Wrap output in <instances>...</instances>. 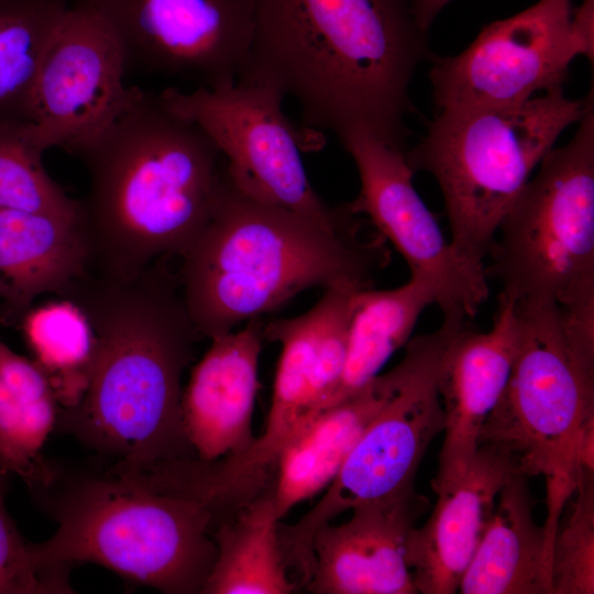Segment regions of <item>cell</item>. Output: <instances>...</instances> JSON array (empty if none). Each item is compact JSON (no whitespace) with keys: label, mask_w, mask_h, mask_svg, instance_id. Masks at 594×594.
Returning <instances> with one entry per match:
<instances>
[{"label":"cell","mask_w":594,"mask_h":594,"mask_svg":"<svg viewBox=\"0 0 594 594\" xmlns=\"http://www.w3.org/2000/svg\"><path fill=\"white\" fill-rule=\"evenodd\" d=\"M161 260L129 279L87 275L62 298L94 331L88 383L56 426L96 457L131 470L197 458L182 416V376L200 339L177 273Z\"/></svg>","instance_id":"cell-1"},{"label":"cell","mask_w":594,"mask_h":594,"mask_svg":"<svg viewBox=\"0 0 594 594\" xmlns=\"http://www.w3.org/2000/svg\"><path fill=\"white\" fill-rule=\"evenodd\" d=\"M433 56L413 0H254L238 79L294 97L309 129L361 130L407 150L409 86Z\"/></svg>","instance_id":"cell-2"},{"label":"cell","mask_w":594,"mask_h":594,"mask_svg":"<svg viewBox=\"0 0 594 594\" xmlns=\"http://www.w3.org/2000/svg\"><path fill=\"white\" fill-rule=\"evenodd\" d=\"M74 155L88 173L79 201L89 275L105 279L182 257L208 223L223 180L212 139L145 91Z\"/></svg>","instance_id":"cell-3"},{"label":"cell","mask_w":594,"mask_h":594,"mask_svg":"<svg viewBox=\"0 0 594 594\" xmlns=\"http://www.w3.org/2000/svg\"><path fill=\"white\" fill-rule=\"evenodd\" d=\"M92 458L78 464L45 458L28 484L38 507L57 524L47 540L28 542L51 593H74L70 570L95 563L166 594H200L217 557L211 512Z\"/></svg>","instance_id":"cell-4"},{"label":"cell","mask_w":594,"mask_h":594,"mask_svg":"<svg viewBox=\"0 0 594 594\" xmlns=\"http://www.w3.org/2000/svg\"><path fill=\"white\" fill-rule=\"evenodd\" d=\"M338 232L238 190L226 169L212 215L180 257L177 277L200 339L282 308L320 287L370 288L391 262L387 241Z\"/></svg>","instance_id":"cell-5"},{"label":"cell","mask_w":594,"mask_h":594,"mask_svg":"<svg viewBox=\"0 0 594 594\" xmlns=\"http://www.w3.org/2000/svg\"><path fill=\"white\" fill-rule=\"evenodd\" d=\"M515 302L517 353L503 396L482 427L480 443L505 447L521 473L543 477L542 527L550 573L558 524L582 476L580 442L594 425V320L554 302Z\"/></svg>","instance_id":"cell-6"},{"label":"cell","mask_w":594,"mask_h":594,"mask_svg":"<svg viewBox=\"0 0 594 594\" xmlns=\"http://www.w3.org/2000/svg\"><path fill=\"white\" fill-rule=\"evenodd\" d=\"M593 107V94L571 100L563 88L507 107L438 112L406 160L437 180L450 242L485 265L498 226L561 132Z\"/></svg>","instance_id":"cell-7"},{"label":"cell","mask_w":594,"mask_h":594,"mask_svg":"<svg viewBox=\"0 0 594 594\" xmlns=\"http://www.w3.org/2000/svg\"><path fill=\"white\" fill-rule=\"evenodd\" d=\"M540 161L503 220L487 278L515 301L554 302L594 319V111Z\"/></svg>","instance_id":"cell-8"},{"label":"cell","mask_w":594,"mask_h":594,"mask_svg":"<svg viewBox=\"0 0 594 594\" xmlns=\"http://www.w3.org/2000/svg\"><path fill=\"white\" fill-rule=\"evenodd\" d=\"M469 319L442 317L432 332L405 345V374L365 428L322 497L298 521H279L278 539L287 569L308 579L314 569L312 540L326 524L356 506L387 502L415 492L419 464L443 431L444 414L437 387L443 352Z\"/></svg>","instance_id":"cell-9"},{"label":"cell","mask_w":594,"mask_h":594,"mask_svg":"<svg viewBox=\"0 0 594 594\" xmlns=\"http://www.w3.org/2000/svg\"><path fill=\"white\" fill-rule=\"evenodd\" d=\"M172 112L199 125L228 160L226 173L245 196L306 216L338 231L363 229L365 220L346 202L328 205L312 188L301 152L322 145L285 116L277 89L237 79L190 92L174 87L157 95Z\"/></svg>","instance_id":"cell-10"},{"label":"cell","mask_w":594,"mask_h":594,"mask_svg":"<svg viewBox=\"0 0 594 594\" xmlns=\"http://www.w3.org/2000/svg\"><path fill=\"white\" fill-rule=\"evenodd\" d=\"M594 55V0H539L483 26L455 56H433L429 78L438 112L507 107L563 88L571 62Z\"/></svg>","instance_id":"cell-11"},{"label":"cell","mask_w":594,"mask_h":594,"mask_svg":"<svg viewBox=\"0 0 594 594\" xmlns=\"http://www.w3.org/2000/svg\"><path fill=\"white\" fill-rule=\"evenodd\" d=\"M338 139L360 176V191L346 202L349 209L365 216L397 250L410 279L431 294L442 317L472 319L490 294L485 265L463 258L446 238L414 187L406 150L361 130L343 132Z\"/></svg>","instance_id":"cell-12"},{"label":"cell","mask_w":594,"mask_h":594,"mask_svg":"<svg viewBox=\"0 0 594 594\" xmlns=\"http://www.w3.org/2000/svg\"><path fill=\"white\" fill-rule=\"evenodd\" d=\"M111 29L127 68L215 88L243 69L254 0H75Z\"/></svg>","instance_id":"cell-13"},{"label":"cell","mask_w":594,"mask_h":594,"mask_svg":"<svg viewBox=\"0 0 594 594\" xmlns=\"http://www.w3.org/2000/svg\"><path fill=\"white\" fill-rule=\"evenodd\" d=\"M127 63L116 35L94 10L73 3L42 63L31 129L46 151L74 154L144 92L123 81Z\"/></svg>","instance_id":"cell-14"},{"label":"cell","mask_w":594,"mask_h":594,"mask_svg":"<svg viewBox=\"0 0 594 594\" xmlns=\"http://www.w3.org/2000/svg\"><path fill=\"white\" fill-rule=\"evenodd\" d=\"M518 341L516 302L499 294L487 331L475 330L469 320L448 343L437 377L444 437L433 491L460 476L477 451L482 427L508 383Z\"/></svg>","instance_id":"cell-15"},{"label":"cell","mask_w":594,"mask_h":594,"mask_svg":"<svg viewBox=\"0 0 594 594\" xmlns=\"http://www.w3.org/2000/svg\"><path fill=\"white\" fill-rule=\"evenodd\" d=\"M427 499L416 492L351 509L349 520L322 526L312 540V594H417L406 562L407 538Z\"/></svg>","instance_id":"cell-16"},{"label":"cell","mask_w":594,"mask_h":594,"mask_svg":"<svg viewBox=\"0 0 594 594\" xmlns=\"http://www.w3.org/2000/svg\"><path fill=\"white\" fill-rule=\"evenodd\" d=\"M517 471L505 447L482 442L460 476L435 491L437 503L430 517L422 527L411 529L406 542V562L418 593L459 591L497 495Z\"/></svg>","instance_id":"cell-17"},{"label":"cell","mask_w":594,"mask_h":594,"mask_svg":"<svg viewBox=\"0 0 594 594\" xmlns=\"http://www.w3.org/2000/svg\"><path fill=\"white\" fill-rule=\"evenodd\" d=\"M264 323L263 317L253 318L240 331L211 339L190 372L182 416L200 460L239 454L255 439L252 419Z\"/></svg>","instance_id":"cell-18"},{"label":"cell","mask_w":594,"mask_h":594,"mask_svg":"<svg viewBox=\"0 0 594 594\" xmlns=\"http://www.w3.org/2000/svg\"><path fill=\"white\" fill-rule=\"evenodd\" d=\"M405 367L402 358L351 397L305 420L284 449L268 488L280 520L331 483L365 428L397 391Z\"/></svg>","instance_id":"cell-19"},{"label":"cell","mask_w":594,"mask_h":594,"mask_svg":"<svg viewBox=\"0 0 594 594\" xmlns=\"http://www.w3.org/2000/svg\"><path fill=\"white\" fill-rule=\"evenodd\" d=\"M89 275L80 221L48 213L0 209V298L25 315L44 294L63 296Z\"/></svg>","instance_id":"cell-20"},{"label":"cell","mask_w":594,"mask_h":594,"mask_svg":"<svg viewBox=\"0 0 594 594\" xmlns=\"http://www.w3.org/2000/svg\"><path fill=\"white\" fill-rule=\"evenodd\" d=\"M528 476L517 471L499 491L485 532L459 586L462 594H551L543 527L534 519Z\"/></svg>","instance_id":"cell-21"},{"label":"cell","mask_w":594,"mask_h":594,"mask_svg":"<svg viewBox=\"0 0 594 594\" xmlns=\"http://www.w3.org/2000/svg\"><path fill=\"white\" fill-rule=\"evenodd\" d=\"M275 503L267 490L211 529L217 557L200 594H292Z\"/></svg>","instance_id":"cell-22"},{"label":"cell","mask_w":594,"mask_h":594,"mask_svg":"<svg viewBox=\"0 0 594 594\" xmlns=\"http://www.w3.org/2000/svg\"><path fill=\"white\" fill-rule=\"evenodd\" d=\"M432 304L431 294L414 279L392 289L356 290L345 364L324 409L351 397L376 377L391 356L406 345L418 318Z\"/></svg>","instance_id":"cell-23"},{"label":"cell","mask_w":594,"mask_h":594,"mask_svg":"<svg viewBox=\"0 0 594 594\" xmlns=\"http://www.w3.org/2000/svg\"><path fill=\"white\" fill-rule=\"evenodd\" d=\"M70 4L0 0V125L32 121L36 79Z\"/></svg>","instance_id":"cell-24"},{"label":"cell","mask_w":594,"mask_h":594,"mask_svg":"<svg viewBox=\"0 0 594 594\" xmlns=\"http://www.w3.org/2000/svg\"><path fill=\"white\" fill-rule=\"evenodd\" d=\"M22 329L59 407L75 406L87 387L95 344L85 314L68 299L53 301L28 310Z\"/></svg>","instance_id":"cell-25"},{"label":"cell","mask_w":594,"mask_h":594,"mask_svg":"<svg viewBox=\"0 0 594 594\" xmlns=\"http://www.w3.org/2000/svg\"><path fill=\"white\" fill-rule=\"evenodd\" d=\"M31 122L0 125V209L48 213L80 221V201L46 172Z\"/></svg>","instance_id":"cell-26"},{"label":"cell","mask_w":594,"mask_h":594,"mask_svg":"<svg viewBox=\"0 0 594 594\" xmlns=\"http://www.w3.org/2000/svg\"><path fill=\"white\" fill-rule=\"evenodd\" d=\"M556 531L551 594L594 593V473L581 476Z\"/></svg>","instance_id":"cell-27"},{"label":"cell","mask_w":594,"mask_h":594,"mask_svg":"<svg viewBox=\"0 0 594 594\" xmlns=\"http://www.w3.org/2000/svg\"><path fill=\"white\" fill-rule=\"evenodd\" d=\"M8 474L0 471V594H52L6 508Z\"/></svg>","instance_id":"cell-28"},{"label":"cell","mask_w":594,"mask_h":594,"mask_svg":"<svg viewBox=\"0 0 594 594\" xmlns=\"http://www.w3.org/2000/svg\"><path fill=\"white\" fill-rule=\"evenodd\" d=\"M452 0H413V12L418 25L429 30L437 14Z\"/></svg>","instance_id":"cell-29"},{"label":"cell","mask_w":594,"mask_h":594,"mask_svg":"<svg viewBox=\"0 0 594 594\" xmlns=\"http://www.w3.org/2000/svg\"><path fill=\"white\" fill-rule=\"evenodd\" d=\"M0 471L15 474L13 465L1 453H0Z\"/></svg>","instance_id":"cell-30"}]
</instances>
